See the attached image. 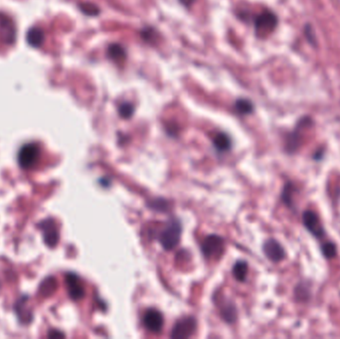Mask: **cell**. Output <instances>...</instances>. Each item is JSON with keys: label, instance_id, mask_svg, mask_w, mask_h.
<instances>
[{"label": "cell", "instance_id": "obj_1", "mask_svg": "<svg viewBox=\"0 0 340 339\" xmlns=\"http://www.w3.org/2000/svg\"><path fill=\"white\" fill-rule=\"evenodd\" d=\"M181 231V225L178 221L173 220L169 222V224L165 227V229L161 232L159 236V242L161 246L167 251L173 250L179 243Z\"/></svg>", "mask_w": 340, "mask_h": 339}, {"label": "cell", "instance_id": "obj_2", "mask_svg": "<svg viewBox=\"0 0 340 339\" xmlns=\"http://www.w3.org/2000/svg\"><path fill=\"white\" fill-rule=\"evenodd\" d=\"M256 33L260 37H265L266 35L272 33L278 25V17L272 11L266 10L254 20Z\"/></svg>", "mask_w": 340, "mask_h": 339}, {"label": "cell", "instance_id": "obj_3", "mask_svg": "<svg viewBox=\"0 0 340 339\" xmlns=\"http://www.w3.org/2000/svg\"><path fill=\"white\" fill-rule=\"evenodd\" d=\"M196 326H197V323H196L195 319H193L191 316L181 319L174 325L172 332H171V337L172 338H188L194 334V332L196 330Z\"/></svg>", "mask_w": 340, "mask_h": 339}, {"label": "cell", "instance_id": "obj_4", "mask_svg": "<svg viewBox=\"0 0 340 339\" xmlns=\"http://www.w3.org/2000/svg\"><path fill=\"white\" fill-rule=\"evenodd\" d=\"M39 156V146L36 143H27L20 150L18 161L21 167L30 168L33 166Z\"/></svg>", "mask_w": 340, "mask_h": 339}, {"label": "cell", "instance_id": "obj_5", "mask_svg": "<svg viewBox=\"0 0 340 339\" xmlns=\"http://www.w3.org/2000/svg\"><path fill=\"white\" fill-rule=\"evenodd\" d=\"M201 249L206 258L217 257L222 254L224 250V241L217 235H210L205 239Z\"/></svg>", "mask_w": 340, "mask_h": 339}, {"label": "cell", "instance_id": "obj_6", "mask_svg": "<svg viewBox=\"0 0 340 339\" xmlns=\"http://www.w3.org/2000/svg\"><path fill=\"white\" fill-rule=\"evenodd\" d=\"M303 223L308 232H310L314 237L322 238L324 235L323 225L318 216L310 210H306L303 214Z\"/></svg>", "mask_w": 340, "mask_h": 339}, {"label": "cell", "instance_id": "obj_7", "mask_svg": "<svg viewBox=\"0 0 340 339\" xmlns=\"http://www.w3.org/2000/svg\"><path fill=\"white\" fill-rule=\"evenodd\" d=\"M311 122V119L309 118H304L301 119L298 123V125L295 126L294 131L291 132L288 136L287 138V144H286V149L289 153H295L300 145H301V132L302 130Z\"/></svg>", "mask_w": 340, "mask_h": 339}, {"label": "cell", "instance_id": "obj_8", "mask_svg": "<svg viewBox=\"0 0 340 339\" xmlns=\"http://www.w3.org/2000/svg\"><path fill=\"white\" fill-rule=\"evenodd\" d=\"M263 250H264L266 257L273 263L281 262L286 257V253H285L283 246L273 239H269L268 241L265 242Z\"/></svg>", "mask_w": 340, "mask_h": 339}, {"label": "cell", "instance_id": "obj_9", "mask_svg": "<svg viewBox=\"0 0 340 339\" xmlns=\"http://www.w3.org/2000/svg\"><path fill=\"white\" fill-rule=\"evenodd\" d=\"M0 39L7 44H12L15 40L14 23L4 14H0Z\"/></svg>", "mask_w": 340, "mask_h": 339}, {"label": "cell", "instance_id": "obj_10", "mask_svg": "<svg viewBox=\"0 0 340 339\" xmlns=\"http://www.w3.org/2000/svg\"><path fill=\"white\" fill-rule=\"evenodd\" d=\"M143 323L145 327L152 332H159L163 326V316L156 309H148L143 317Z\"/></svg>", "mask_w": 340, "mask_h": 339}, {"label": "cell", "instance_id": "obj_11", "mask_svg": "<svg viewBox=\"0 0 340 339\" xmlns=\"http://www.w3.org/2000/svg\"><path fill=\"white\" fill-rule=\"evenodd\" d=\"M66 283H67L69 294L72 298V300L79 301L85 295L84 286L82 285V282L76 274L69 273L66 277Z\"/></svg>", "mask_w": 340, "mask_h": 339}, {"label": "cell", "instance_id": "obj_12", "mask_svg": "<svg viewBox=\"0 0 340 339\" xmlns=\"http://www.w3.org/2000/svg\"><path fill=\"white\" fill-rule=\"evenodd\" d=\"M40 229L43 231L46 244L49 247H55L59 240V233L55 222L53 220L43 221L40 224Z\"/></svg>", "mask_w": 340, "mask_h": 339}, {"label": "cell", "instance_id": "obj_13", "mask_svg": "<svg viewBox=\"0 0 340 339\" xmlns=\"http://www.w3.org/2000/svg\"><path fill=\"white\" fill-rule=\"evenodd\" d=\"M107 55L108 58L112 61L121 64L126 59V52L122 46H120L118 43L111 44L107 49Z\"/></svg>", "mask_w": 340, "mask_h": 339}, {"label": "cell", "instance_id": "obj_14", "mask_svg": "<svg viewBox=\"0 0 340 339\" xmlns=\"http://www.w3.org/2000/svg\"><path fill=\"white\" fill-rule=\"evenodd\" d=\"M26 39H27V42L29 45H31L34 48H38L43 44L45 35L41 28L33 27L28 31Z\"/></svg>", "mask_w": 340, "mask_h": 339}, {"label": "cell", "instance_id": "obj_15", "mask_svg": "<svg viewBox=\"0 0 340 339\" xmlns=\"http://www.w3.org/2000/svg\"><path fill=\"white\" fill-rule=\"evenodd\" d=\"M235 111L240 115H249L254 111L253 102L247 99H239L234 104Z\"/></svg>", "mask_w": 340, "mask_h": 339}, {"label": "cell", "instance_id": "obj_16", "mask_svg": "<svg viewBox=\"0 0 340 339\" xmlns=\"http://www.w3.org/2000/svg\"><path fill=\"white\" fill-rule=\"evenodd\" d=\"M213 142H214V145H215L216 150L219 151V152L229 151L230 147H231L230 137L227 135L223 134V133H220V134H218L217 136H215Z\"/></svg>", "mask_w": 340, "mask_h": 339}, {"label": "cell", "instance_id": "obj_17", "mask_svg": "<svg viewBox=\"0 0 340 339\" xmlns=\"http://www.w3.org/2000/svg\"><path fill=\"white\" fill-rule=\"evenodd\" d=\"M248 273V264L244 261L237 262L233 268V274L236 280L240 282H244L246 280Z\"/></svg>", "mask_w": 340, "mask_h": 339}, {"label": "cell", "instance_id": "obj_18", "mask_svg": "<svg viewBox=\"0 0 340 339\" xmlns=\"http://www.w3.org/2000/svg\"><path fill=\"white\" fill-rule=\"evenodd\" d=\"M135 113V107L131 102H122L119 107V116L122 119H131Z\"/></svg>", "mask_w": 340, "mask_h": 339}, {"label": "cell", "instance_id": "obj_19", "mask_svg": "<svg viewBox=\"0 0 340 339\" xmlns=\"http://www.w3.org/2000/svg\"><path fill=\"white\" fill-rule=\"evenodd\" d=\"M292 195H293V186L291 183H287L282 194V199L284 203L286 204L289 208H292Z\"/></svg>", "mask_w": 340, "mask_h": 339}, {"label": "cell", "instance_id": "obj_20", "mask_svg": "<svg viewBox=\"0 0 340 339\" xmlns=\"http://www.w3.org/2000/svg\"><path fill=\"white\" fill-rule=\"evenodd\" d=\"M322 252H323V256L330 260V259H333L336 254H337V249H336V246L334 243L332 242H327L325 244H323V247H322Z\"/></svg>", "mask_w": 340, "mask_h": 339}, {"label": "cell", "instance_id": "obj_21", "mask_svg": "<svg viewBox=\"0 0 340 339\" xmlns=\"http://www.w3.org/2000/svg\"><path fill=\"white\" fill-rule=\"evenodd\" d=\"M80 9L88 16H97L100 13V8L93 3H82L80 4Z\"/></svg>", "mask_w": 340, "mask_h": 339}, {"label": "cell", "instance_id": "obj_22", "mask_svg": "<svg viewBox=\"0 0 340 339\" xmlns=\"http://www.w3.org/2000/svg\"><path fill=\"white\" fill-rule=\"evenodd\" d=\"M222 316L228 322H233L236 319V310L234 305H226L222 308Z\"/></svg>", "mask_w": 340, "mask_h": 339}, {"label": "cell", "instance_id": "obj_23", "mask_svg": "<svg viewBox=\"0 0 340 339\" xmlns=\"http://www.w3.org/2000/svg\"><path fill=\"white\" fill-rule=\"evenodd\" d=\"M140 36L144 40V42L147 43H154V41L156 40V33L152 27H145L144 29H142L140 31Z\"/></svg>", "mask_w": 340, "mask_h": 339}, {"label": "cell", "instance_id": "obj_24", "mask_svg": "<svg viewBox=\"0 0 340 339\" xmlns=\"http://www.w3.org/2000/svg\"><path fill=\"white\" fill-rule=\"evenodd\" d=\"M305 35H306V40L308 41V43H310L312 46L316 45L315 34H314V31L310 24H306V26L305 27Z\"/></svg>", "mask_w": 340, "mask_h": 339}, {"label": "cell", "instance_id": "obj_25", "mask_svg": "<svg viewBox=\"0 0 340 339\" xmlns=\"http://www.w3.org/2000/svg\"><path fill=\"white\" fill-rule=\"evenodd\" d=\"M65 335L61 332H58V331H53L50 334H49V337H64Z\"/></svg>", "mask_w": 340, "mask_h": 339}, {"label": "cell", "instance_id": "obj_26", "mask_svg": "<svg viewBox=\"0 0 340 339\" xmlns=\"http://www.w3.org/2000/svg\"><path fill=\"white\" fill-rule=\"evenodd\" d=\"M179 1L181 4H183L184 6H187V7H189L194 2V0H179Z\"/></svg>", "mask_w": 340, "mask_h": 339}]
</instances>
